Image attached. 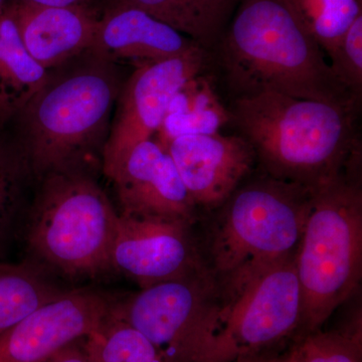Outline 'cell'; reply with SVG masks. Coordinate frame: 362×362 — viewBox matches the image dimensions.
<instances>
[{"instance_id":"1","label":"cell","mask_w":362,"mask_h":362,"mask_svg":"<svg viewBox=\"0 0 362 362\" xmlns=\"http://www.w3.org/2000/svg\"><path fill=\"white\" fill-rule=\"evenodd\" d=\"M314 190L252 173L221 206L197 223L202 269L213 278L225 312L259 276L295 258Z\"/></svg>"},{"instance_id":"2","label":"cell","mask_w":362,"mask_h":362,"mask_svg":"<svg viewBox=\"0 0 362 362\" xmlns=\"http://www.w3.org/2000/svg\"><path fill=\"white\" fill-rule=\"evenodd\" d=\"M358 106L261 92L235 98L230 112L262 171L315 190L361 164Z\"/></svg>"},{"instance_id":"3","label":"cell","mask_w":362,"mask_h":362,"mask_svg":"<svg viewBox=\"0 0 362 362\" xmlns=\"http://www.w3.org/2000/svg\"><path fill=\"white\" fill-rule=\"evenodd\" d=\"M122 86L115 63L90 49L49 70L42 87L11 119L18 132L14 143L33 177L87 169L98 151L103 157Z\"/></svg>"},{"instance_id":"4","label":"cell","mask_w":362,"mask_h":362,"mask_svg":"<svg viewBox=\"0 0 362 362\" xmlns=\"http://www.w3.org/2000/svg\"><path fill=\"white\" fill-rule=\"evenodd\" d=\"M216 47L235 98L276 92L341 105L361 102L339 82L284 0H239Z\"/></svg>"},{"instance_id":"5","label":"cell","mask_w":362,"mask_h":362,"mask_svg":"<svg viewBox=\"0 0 362 362\" xmlns=\"http://www.w3.org/2000/svg\"><path fill=\"white\" fill-rule=\"evenodd\" d=\"M361 164L314 190L296 255L302 318L295 339L322 328L361 289Z\"/></svg>"},{"instance_id":"6","label":"cell","mask_w":362,"mask_h":362,"mask_svg":"<svg viewBox=\"0 0 362 362\" xmlns=\"http://www.w3.org/2000/svg\"><path fill=\"white\" fill-rule=\"evenodd\" d=\"M39 180L25 230L33 265L71 279L112 270L119 214L89 171H59Z\"/></svg>"},{"instance_id":"7","label":"cell","mask_w":362,"mask_h":362,"mask_svg":"<svg viewBox=\"0 0 362 362\" xmlns=\"http://www.w3.org/2000/svg\"><path fill=\"white\" fill-rule=\"evenodd\" d=\"M110 313L141 332L166 362H226L225 305L204 269L113 302Z\"/></svg>"},{"instance_id":"8","label":"cell","mask_w":362,"mask_h":362,"mask_svg":"<svg viewBox=\"0 0 362 362\" xmlns=\"http://www.w3.org/2000/svg\"><path fill=\"white\" fill-rule=\"evenodd\" d=\"M295 259L259 276L225 312L221 342L226 362L275 351L296 338L302 296Z\"/></svg>"},{"instance_id":"9","label":"cell","mask_w":362,"mask_h":362,"mask_svg":"<svg viewBox=\"0 0 362 362\" xmlns=\"http://www.w3.org/2000/svg\"><path fill=\"white\" fill-rule=\"evenodd\" d=\"M206 54L197 47L183 56L137 66L117 99L116 115L102 157L107 177L136 145L158 132L176 94L204 71Z\"/></svg>"},{"instance_id":"10","label":"cell","mask_w":362,"mask_h":362,"mask_svg":"<svg viewBox=\"0 0 362 362\" xmlns=\"http://www.w3.org/2000/svg\"><path fill=\"white\" fill-rule=\"evenodd\" d=\"M111 267L135 281L140 289L199 270L197 223L119 214Z\"/></svg>"},{"instance_id":"11","label":"cell","mask_w":362,"mask_h":362,"mask_svg":"<svg viewBox=\"0 0 362 362\" xmlns=\"http://www.w3.org/2000/svg\"><path fill=\"white\" fill-rule=\"evenodd\" d=\"M113 300L92 290L66 291L0 334V362H45L97 329Z\"/></svg>"},{"instance_id":"12","label":"cell","mask_w":362,"mask_h":362,"mask_svg":"<svg viewBox=\"0 0 362 362\" xmlns=\"http://www.w3.org/2000/svg\"><path fill=\"white\" fill-rule=\"evenodd\" d=\"M166 150L201 214L221 206L258 164L251 145L240 135H183Z\"/></svg>"},{"instance_id":"13","label":"cell","mask_w":362,"mask_h":362,"mask_svg":"<svg viewBox=\"0 0 362 362\" xmlns=\"http://www.w3.org/2000/svg\"><path fill=\"white\" fill-rule=\"evenodd\" d=\"M122 213L197 223L201 214L168 150L157 141L136 145L108 176Z\"/></svg>"},{"instance_id":"14","label":"cell","mask_w":362,"mask_h":362,"mask_svg":"<svg viewBox=\"0 0 362 362\" xmlns=\"http://www.w3.org/2000/svg\"><path fill=\"white\" fill-rule=\"evenodd\" d=\"M201 45L141 9L107 6L100 16L90 51L109 61L138 66L183 56Z\"/></svg>"},{"instance_id":"15","label":"cell","mask_w":362,"mask_h":362,"mask_svg":"<svg viewBox=\"0 0 362 362\" xmlns=\"http://www.w3.org/2000/svg\"><path fill=\"white\" fill-rule=\"evenodd\" d=\"M6 9L26 51L45 70L89 51L101 16L87 8L40 6L18 0H11Z\"/></svg>"},{"instance_id":"16","label":"cell","mask_w":362,"mask_h":362,"mask_svg":"<svg viewBox=\"0 0 362 362\" xmlns=\"http://www.w3.org/2000/svg\"><path fill=\"white\" fill-rule=\"evenodd\" d=\"M238 2L239 0H106L105 6L141 9L209 52L216 49Z\"/></svg>"},{"instance_id":"17","label":"cell","mask_w":362,"mask_h":362,"mask_svg":"<svg viewBox=\"0 0 362 362\" xmlns=\"http://www.w3.org/2000/svg\"><path fill=\"white\" fill-rule=\"evenodd\" d=\"M47 74L26 51L6 9L0 14V119L11 120L42 87Z\"/></svg>"},{"instance_id":"18","label":"cell","mask_w":362,"mask_h":362,"mask_svg":"<svg viewBox=\"0 0 362 362\" xmlns=\"http://www.w3.org/2000/svg\"><path fill=\"white\" fill-rule=\"evenodd\" d=\"M232 122L230 110L218 100L209 78L199 75L190 78L171 102L157 142L166 150L169 143L183 135L213 134Z\"/></svg>"},{"instance_id":"19","label":"cell","mask_w":362,"mask_h":362,"mask_svg":"<svg viewBox=\"0 0 362 362\" xmlns=\"http://www.w3.org/2000/svg\"><path fill=\"white\" fill-rule=\"evenodd\" d=\"M42 272L32 262H0V334L65 294Z\"/></svg>"},{"instance_id":"20","label":"cell","mask_w":362,"mask_h":362,"mask_svg":"<svg viewBox=\"0 0 362 362\" xmlns=\"http://www.w3.org/2000/svg\"><path fill=\"white\" fill-rule=\"evenodd\" d=\"M305 33L329 58L358 18L361 0H284Z\"/></svg>"},{"instance_id":"21","label":"cell","mask_w":362,"mask_h":362,"mask_svg":"<svg viewBox=\"0 0 362 362\" xmlns=\"http://www.w3.org/2000/svg\"><path fill=\"white\" fill-rule=\"evenodd\" d=\"M83 346L89 362H166L141 332L111 313L83 339Z\"/></svg>"},{"instance_id":"22","label":"cell","mask_w":362,"mask_h":362,"mask_svg":"<svg viewBox=\"0 0 362 362\" xmlns=\"http://www.w3.org/2000/svg\"><path fill=\"white\" fill-rule=\"evenodd\" d=\"M32 177L28 162L18 145L0 141V252L13 233Z\"/></svg>"},{"instance_id":"23","label":"cell","mask_w":362,"mask_h":362,"mask_svg":"<svg viewBox=\"0 0 362 362\" xmlns=\"http://www.w3.org/2000/svg\"><path fill=\"white\" fill-rule=\"evenodd\" d=\"M294 340L303 362H362L361 318L343 330L319 329Z\"/></svg>"},{"instance_id":"24","label":"cell","mask_w":362,"mask_h":362,"mask_svg":"<svg viewBox=\"0 0 362 362\" xmlns=\"http://www.w3.org/2000/svg\"><path fill=\"white\" fill-rule=\"evenodd\" d=\"M328 62L339 82L352 94L361 98L362 14L344 33Z\"/></svg>"},{"instance_id":"25","label":"cell","mask_w":362,"mask_h":362,"mask_svg":"<svg viewBox=\"0 0 362 362\" xmlns=\"http://www.w3.org/2000/svg\"><path fill=\"white\" fill-rule=\"evenodd\" d=\"M249 356L251 357L252 362H303L295 340L287 344L285 349Z\"/></svg>"},{"instance_id":"26","label":"cell","mask_w":362,"mask_h":362,"mask_svg":"<svg viewBox=\"0 0 362 362\" xmlns=\"http://www.w3.org/2000/svg\"><path fill=\"white\" fill-rule=\"evenodd\" d=\"M25 4H35L40 6L52 7H78V8H87L90 11H97L99 6H105L106 0H18Z\"/></svg>"},{"instance_id":"27","label":"cell","mask_w":362,"mask_h":362,"mask_svg":"<svg viewBox=\"0 0 362 362\" xmlns=\"http://www.w3.org/2000/svg\"><path fill=\"white\" fill-rule=\"evenodd\" d=\"M83 339L84 338L59 349L45 362H89L83 346Z\"/></svg>"},{"instance_id":"28","label":"cell","mask_w":362,"mask_h":362,"mask_svg":"<svg viewBox=\"0 0 362 362\" xmlns=\"http://www.w3.org/2000/svg\"><path fill=\"white\" fill-rule=\"evenodd\" d=\"M11 0H0V14H2L6 11L7 6L11 4Z\"/></svg>"},{"instance_id":"29","label":"cell","mask_w":362,"mask_h":362,"mask_svg":"<svg viewBox=\"0 0 362 362\" xmlns=\"http://www.w3.org/2000/svg\"><path fill=\"white\" fill-rule=\"evenodd\" d=\"M233 362H252V359L250 356H239Z\"/></svg>"}]
</instances>
